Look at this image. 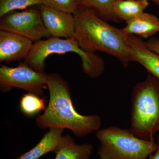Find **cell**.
<instances>
[{
  "label": "cell",
  "mask_w": 159,
  "mask_h": 159,
  "mask_svg": "<svg viewBox=\"0 0 159 159\" xmlns=\"http://www.w3.org/2000/svg\"><path fill=\"white\" fill-rule=\"evenodd\" d=\"M68 53L79 55L81 58L83 71L91 78L99 77L104 70L105 63L102 57L83 50L74 38L62 39L51 37L34 43L24 63L38 73H45V61L47 57L52 54Z\"/></svg>",
  "instance_id": "4"
},
{
  "label": "cell",
  "mask_w": 159,
  "mask_h": 159,
  "mask_svg": "<svg viewBox=\"0 0 159 159\" xmlns=\"http://www.w3.org/2000/svg\"><path fill=\"white\" fill-rule=\"evenodd\" d=\"M65 129L52 128L46 133L35 146L16 159H39L48 152L57 151L63 137Z\"/></svg>",
  "instance_id": "12"
},
{
  "label": "cell",
  "mask_w": 159,
  "mask_h": 159,
  "mask_svg": "<svg viewBox=\"0 0 159 159\" xmlns=\"http://www.w3.org/2000/svg\"><path fill=\"white\" fill-rule=\"evenodd\" d=\"M43 21L51 37L74 38L75 21L74 14L39 5Z\"/></svg>",
  "instance_id": "8"
},
{
  "label": "cell",
  "mask_w": 159,
  "mask_h": 159,
  "mask_svg": "<svg viewBox=\"0 0 159 159\" xmlns=\"http://www.w3.org/2000/svg\"><path fill=\"white\" fill-rule=\"evenodd\" d=\"M47 79L48 74L38 73L24 62L16 67L5 65L0 67V89L3 93L17 88L41 96L47 88Z\"/></svg>",
  "instance_id": "7"
},
{
  "label": "cell",
  "mask_w": 159,
  "mask_h": 159,
  "mask_svg": "<svg viewBox=\"0 0 159 159\" xmlns=\"http://www.w3.org/2000/svg\"><path fill=\"white\" fill-rule=\"evenodd\" d=\"M46 99L36 94L29 93L24 94L20 102V108L26 116H34L47 108Z\"/></svg>",
  "instance_id": "15"
},
{
  "label": "cell",
  "mask_w": 159,
  "mask_h": 159,
  "mask_svg": "<svg viewBox=\"0 0 159 159\" xmlns=\"http://www.w3.org/2000/svg\"><path fill=\"white\" fill-rule=\"evenodd\" d=\"M93 146L89 143L76 144L74 139L67 134L63 136L54 159H90Z\"/></svg>",
  "instance_id": "13"
},
{
  "label": "cell",
  "mask_w": 159,
  "mask_h": 159,
  "mask_svg": "<svg viewBox=\"0 0 159 159\" xmlns=\"http://www.w3.org/2000/svg\"><path fill=\"white\" fill-rule=\"evenodd\" d=\"M148 5L147 0H115L113 9L119 20L126 22L144 13Z\"/></svg>",
  "instance_id": "14"
},
{
  "label": "cell",
  "mask_w": 159,
  "mask_h": 159,
  "mask_svg": "<svg viewBox=\"0 0 159 159\" xmlns=\"http://www.w3.org/2000/svg\"><path fill=\"white\" fill-rule=\"evenodd\" d=\"M34 43L20 34L0 30V62L25 59Z\"/></svg>",
  "instance_id": "9"
},
{
  "label": "cell",
  "mask_w": 159,
  "mask_h": 159,
  "mask_svg": "<svg viewBox=\"0 0 159 159\" xmlns=\"http://www.w3.org/2000/svg\"><path fill=\"white\" fill-rule=\"evenodd\" d=\"M115 0H80L79 5L92 9L100 18L117 22L113 6Z\"/></svg>",
  "instance_id": "16"
},
{
  "label": "cell",
  "mask_w": 159,
  "mask_h": 159,
  "mask_svg": "<svg viewBox=\"0 0 159 159\" xmlns=\"http://www.w3.org/2000/svg\"><path fill=\"white\" fill-rule=\"evenodd\" d=\"M145 45L151 51L159 54V39L156 38H152L145 42Z\"/></svg>",
  "instance_id": "19"
},
{
  "label": "cell",
  "mask_w": 159,
  "mask_h": 159,
  "mask_svg": "<svg viewBox=\"0 0 159 159\" xmlns=\"http://www.w3.org/2000/svg\"><path fill=\"white\" fill-rule=\"evenodd\" d=\"M42 4V0H0V17L15 11Z\"/></svg>",
  "instance_id": "17"
},
{
  "label": "cell",
  "mask_w": 159,
  "mask_h": 159,
  "mask_svg": "<svg viewBox=\"0 0 159 159\" xmlns=\"http://www.w3.org/2000/svg\"><path fill=\"white\" fill-rule=\"evenodd\" d=\"M47 88L50 99L43 113L35 119L39 128L67 129L80 138L100 129L102 120L99 116H83L77 112L73 105L68 84L59 74H48Z\"/></svg>",
  "instance_id": "1"
},
{
  "label": "cell",
  "mask_w": 159,
  "mask_h": 159,
  "mask_svg": "<svg viewBox=\"0 0 159 159\" xmlns=\"http://www.w3.org/2000/svg\"><path fill=\"white\" fill-rule=\"evenodd\" d=\"M125 23L122 30L127 35L147 38L159 32V20L153 15L144 12Z\"/></svg>",
  "instance_id": "11"
},
{
  "label": "cell",
  "mask_w": 159,
  "mask_h": 159,
  "mask_svg": "<svg viewBox=\"0 0 159 159\" xmlns=\"http://www.w3.org/2000/svg\"><path fill=\"white\" fill-rule=\"evenodd\" d=\"M0 30L20 34L34 43L51 37L43 22L39 5L11 11L1 17Z\"/></svg>",
  "instance_id": "6"
},
{
  "label": "cell",
  "mask_w": 159,
  "mask_h": 159,
  "mask_svg": "<svg viewBox=\"0 0 159 159\" xmlns=\"http://www.w3.org/2000/svg\"><path fill=\"white\" fill-rule=\"evenodd\" d=\"M74 38L88 52L101 51L116 57L125 67L132 61L128 35L101 19L96 12L79 5L74 14Z\"/></svg>",
  "instance_id": "2"
},
{
  "label": "cell",
  "mask_w": 159,
  "mask_h": 159,
  "mask_svg": "<svg viewBox=\"0 0 159 159\" xmlns=\"http://www.w3.org/2000/svg\"><path fill=\"white\" fill-rule=\"evenodd\" d=\"M157 143L158 145L157 149L154 154H151L149 156L148 159H159V136L158 138Z\"/></svg>",
  "instance_id": "20"
},
{
  "label": "cell",
  "mask_w": 159,
  "mask_h": 159,
  "mask_svg": "<svg viewBox=\"0 0 159 159\" xmlns=\"http://www.w3.org/2000/svg\"><path fill=\"white\" fill-rule=\"evenodd\" d=\"M132 61L139 63L159 80V54L147 48L142 39L135 35H128Z\"/></svg>",
  "instance_id": "10"
},
{
  "label": "cell",
  "mask_w": 159,
  "mask_h": 159,
  "mask_svg": "<svg viewBox=\"0 0 159 159\" xmlns=\"http://www.w3.org/2000/svg\"><path fill=\"white\" fill-rule=\"evenodd\" d=\"M77 1H78V2H79L80 1V0H77Z\"/></svg>",
  "instance_id": "22"
},
{
  "label": "cell",
  "mask_w": 159,
  "mask_h": 159,
  "mask_svg": "<svg viewBox=\"0 0 159 159\" xmlns=\"http://www.w3.org/2000/svg\"><path fill=\"white\" fill-rule=\"evenodd\" d=\"M152 2L155 3L158 6L159 8V0H151Z\"/></svg>",
  "instance_id": "21"
},
{
  "label": "cell",
  "mask_w": 159,
  "mask_h": 159,
  "mask_svg": "<svg viewBox=\"0 0 159 159\" xmlns=\"http://www.w3.org/2000/svg\"><path fill=\"white\" fill-rule=\"evenodd\" d=\"M129 130L144 140H154L159 132V80L148 73L146 79L138 83L131 97Z\"/></svg>",
  "instance_id": "3"
},
{
  "label": "cell",
  "mask_w": 159,
  "mask_h": 159,
  "mask_svg": "<svg viewBox=\"0 0 159 159\" xmlns=\"http://www.w3.org/2000/svg\"><path fill=\"white\" fill-rule=\"evenodd\" d=\"M96 136L100 142L99 159H147L158 147L155 140L140 139L129 129L116 126L99 129Z\"/></svg>",
  "instance_id": "5"
},
{
  "label": "cell",
  "mask_w": 159,
  "mask_h": 159,
  "mask_svg": "<svg viewBox=\"0 0 159 159\" xmlns=\"http://www.w3.org/2000/svg\"><path fill=\"white\" fill-rule=\"evenodd\" d=\"M42 4L59 11L74 14L79 6L77 0H42Z\"/></svg>",
  "instance_id": "18"
}]
</instances>
